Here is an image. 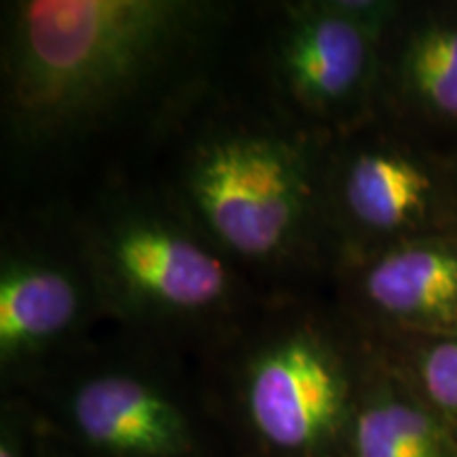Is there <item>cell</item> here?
I'll list each match as a JSON object with an SVG mask.
<instances>
[{"instance_id":"3957f363","label":"cell","mask_w":457,"mask_h":457,"mask_svg":"<svg viewBox=\"0 0 457 457\" xmlns=\"http://www.w3.org/2000/svg\"><path fill=\"white\" fill-rule=\"evenodd\" d=\"M373 362L322 288L261 296L197 369L236 457H343Z\"/></svg>"},{"instance_id":"7c38bea8","label":"cell","mask_w":457,"mask_h":457,"mask_svg":"<svg viewBox=\"0 0 457 457\" xmlns=\"http://www.w3.org/2000/svg\"><path fill=\"white\" fill-rule=\"evenodd\" d=\"M45 426L24 392H0V457H43Z\"/></svg>"},{"instance_id":"ba28073f","label":"cell","mask_w":457,"mask_h":457,"mask_svg":"<svg viewBox=\"0 0 457 457\" xmlns=\"http://www.w3.org/2000/svg\"><path fill=\"white\" fill-rule=\"evenodd\" d=\"M327 208L337 267L409 239L457 233V174L426 142L370 119L330 145Z\"/></svg>"},{"instance_id":"277c9868","label":"cell","mask_w":457,"mask_h":457,"mask_svg":"<svg viewBox=\"0 0 457 457\" xmlns=\"http://www.w3.org/2000/svg\"><path fill=\"white\" fill-rule=\"evenodd\" d=\"M68 202L112 328L131 339L197 364L265 296L151 174Z\"/></svg>"},{"instance_id":"6da1fadb","label":"cell","mask_w":457,"mask_h":457,"mask_svg":"<svg viewBox=\"0 0 457 457\" xmlns=\"http://www.w3.org/2000/svg\"><path fill=\"white\" fill-rule=\"evenodd\" d=\"M250 3L11 0L0 9L9 202L74 199L145 174L236 66Z\"/></svg>"},{"instance_id":"52a82bcc","label":"cell","mask_w":457,"mask_h":457,"mask_svg":"<svg viewBox=\"0 0 457 457\" xmlns=\"http://www.w3.org/2000/svg\"><path fill=\"white\" fill-rule=\"evenodd\" d=\"M381 38L335 0L250 3L244 66L279 111L337 138L375 119Z\"/></svg>"},{"instance_id":"30bf717a","label":"cell","mask_w":457,"mask_h":457,"mask_svg":"<svg viewBox=\"0 0 457 457\" xmlns=\"http://www.w3.org/2000/svg\"><path fill=\"white\" fill-rule=\"evenodd\" d=\"M375 119L417 140L457 128V7L404 4L379 45Z\"/></svg>"},{"instance_id":"4fadbf2b","label":"cell","mask_w":457,"mask_h":457,"mask_svg":"<svg viewBox=\"0 0 457 457\" xmlns=\"http://www.w3.org/2000/svg\"><path fill=\"white\" fill-rule=\"evenodd\" d=\"M45 426V424H43ZM43 457H72L68 451L64 449V445H62L57 438L54 436L47 430V426H45V441H43Z\"/></svg>"},{"instance_id":"9c48e42d","label":"cell","mask_w":457,"mask_h":457,"mask_svg":"<svg viewBox=\"0 0 457 457\" xmlns=\"http://www.w3.org/2000/svg\"><path fill=\"white\" fill-rule=\"evenodd\" d=\"M328 293L369 339L457 335V233L341 261Z\"/></svg>"},{"instance_id":"7a4b0ae2","label":"cell","mask_w":457,"mask_h":457,"mask_svg":"<svg viewBox=\"0 0 457 457\" xmlns=\"http://www.w3.org/2000/svg\"><path fill=\"white\" fill-rule=\"evenodd\" d=\"M333 136L307 128L236 66L193 106L145 174L262 295L328 288Z\"/></svg>"},{"instance_id":"5bb4252c","label":"cell","mask_w":457,"mask_h":457,"mask_svg":"<svg viewBox=\"0 0 457 457\" xmlns=\"http://www.w3.org/2000/svg\"><path fill=\"white\" fill-rule=\"evenodd\" d=\"M455 337H457V335H455Z\"/></svg>"},{"instance_id":"8992f818","label":"cell","mask_w":457,"mask_h":457,"mask_svg":"<svg viewBox=\"0 0 457 457\" xmlns=\"http://www.w3.org/2000/svg\"><path fill=\"white\" fill-rule=\"evenodd\" d=\"M111 318L68 199L9 202L0 222V392H21Z\"/></svg>"},{"instance_id":"5b68a950","label":"cell","mask_w":457,"mask_h":457,"mask_svg":"<svg viewBox=\"0 0 457 457\" xmlns=\"http://www.w3.org/2000/svg\"><path fill=\"white\" fill-rule=\"evenodd\" d=\"M21 392L72 457H236L197 364L114 328Z\"/></svg>"},{"instance_id":"8fae6325","label":"cell","mask_w":457,"mask_h":457,"mask_svg":"<svg viewBox=\"0 0 457 457\" xmlns=\"http://www.w3.org/2000/svg\"><path fill=\"white\" fill-rule=\"evenodd\" d=\"M343 457H457V432L375 347Z\"/></svg>"}]
</instances>
